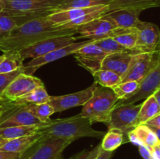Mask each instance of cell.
<instances>
[{
  "mask_svg": "<svg viewBox=\"0 0 160 159\" xmlns=\"http://www.w3.org/2000/svg\"><path fill=\"white\" fill-rule=\"evenodd\" d=\"M78 28H63L55 25L47 17L33 19L9 31L0 38V51L19 52L32 44L45 38L58 36H74Z\"/></svg>",
  "mask_w": 160,
  "mask_h": 159,
  "instance_id": "cell-1",
  "label": "cell"
},
{
  "mask_svg": "<svg viewBox=\"0 0 160 159\" xmlns=\"http://www.w3.org/2000/svg\"><path fill=\"white\" fill-rule=\"evenodd\" d=\"M42 137L64 139L73 142L83 137L102 139L106 132L98 131L81 113L63 118L49 119L38 131Z\"/></svg>",
  "mask_w": 160,
  "mask_h": 159,
  "instance_id": "cell-2",
  "label": "cell"
},
{
  "mask_svg": "<svg viewBox=\"0 0 160 159\" xmlns=\"http://www.w3.org/2000/svg\"><path fill=\"white\" fill-rule=\"evenodd\" d=\"M118 101L112 89L97 84L90 99L83 105L81 114L92 123H102L107 126Z\"/></svg>",
  "mask_w": 160,
  "mask_h": 159,
  "instance_id": "cell-3",
  "label": "cell"
},
{
  "mask_svg": "<svg viewBox=\"0 0 160 159\" xmlns=\"http://www.w3.org/2000/svg\"><path fill=\"white\" fill-rule=\"evenodd\" d=\"M62 0H13L4 2L3 10L12 15H20L28 22L48 17L56 11Z\"/></svg>",
  "mask_w": 160,
  "mask_h": 159,
  "instance_id": "cell-4",
  "label": "cell"
},
{
  "mask_svg": "<svg viewBox=\"0 0 160 159\" xmlns=\"http://www.w3.org/2000/svg\"><path fill=\"white\" fill-rule=\"evenodd\" d=\"M141 106L142 104L116 105L111 112L108 128L120 129L128 137V132L139 125L138 113Z\"/></svg>",
  "mask_w": 160,
  "mask_h": 159,
  "instance_id": "cell-5",
  "label": "cell"
},
{
  "mask_svg": "<svg viewBox=\"0 0 160 159\" xmlns=\"http://www.w3.org/2000/svg\"><path fill=\"white\" fill-rule=\"evenodd\" d=\"M72 141L64 139L43 137L28 155L23 154L22 159H62L64 150Z\"/></svg>",
  "mask_w": 160,
  "mask_h": 159,
  "instance_id": "cell-6",
  "label": "cell"
},
{
  "mask_svg": "<svg viewBox=\"0 0 160 159\" xmlns=\"http://www.w3.org/2000/svg\"><path fill=\"white\" fill-rule=\"evenodd\" d=\"M160 62L159 50L154 52L141 53L132 56L131 63L121 82L128 80L140 81L157 63Z\"/></svg>",
  "mask_w": 160,
  "mask_h": 159,
  "instance_id": "cell-7",
  "label": "cell"
},
{
  "mask_svg": "<svg viewBox=\"0 0 160 159\" xmlns=\"http://www.w3.org/2000/svg\"><path fill=\"white\" fill-rule=\"evenodd\" d=\"M135 27L138 30V39L134 48V55L159 50L160 31L157 25L140 20Z\"/></svg>",
  "mask_w": 160,
  "mask_h": 159,
  "instance_id": "cell-8",
  "label": "cell"
},
{
  "mask_svg": "<svg viewBox=\"0 0 160 159\" xmlns=\"http://www.w3.org/2000/svg\"><path fill=\"white\" fill-rule=\"evenodd\" d=\"M79 37L74 36H58L48 37L23 48V50L19 51V54L23 60L29 58L34 59L51 52L57 48H62L73 43Z\"/></svg>",
  "mask_w": 160,
  "mask_h": 159,
  "instance_id": "cell-9",
  "label": "cell"
},
{
  "mask_svg": "<svg viewBox=\"0 0 160 159\" xmlns=\"http://www.w3.org/2000/svg\"><path fill=\"white\" fill-rule=\"evenodd\" d=\"M42 85L44 83L39 78L21 73L8 84L3 92V98L6 102H14L37 87Z\"/></svg>",
  "mask_w": 160,
  "mask_h": 159,
  "instance_id": "cell-10",
  "label": "cell"
},
{
  "mask_svg": "<svg viewBox=\"0 0 160 159\" xmlns=\"http://www.w3.org/2000/svg\"><path fill=\"white\" fill-rule=\"evenodd\" d=\"M24 104L20 101L10 102L9 108L0 117V128L33 126L43 123L23 108Z\"/></svg>",
  "mask_w": 160,
  "mask_h": 159,
  "instance_id": "cell-11",
  "label": "cell"
},
{
  "mask_svg": "<svg viewBox=\"0 0 160 159\" xmlns=\"http://www.w3.org/2000/svg\"><path fill=\"white\" fill-rule=\"evenodd\" d=\"M91 41H92V40H91V39L81 42L75 41L73 43L67 45V46L57 48V49L54 50V51H51L49 53H47L44 55L32 59L29 62L23 65L24 73L28 75H33V73L40 67L43 66V65H46L48 63H50L52 62L58 60V59L66 57V56L70 55H73L77 50L80 49V48H82L83 46H84V45H87Z\"/></svg>",
  "mask_w": 160,
  "mask_h": 159,
  "instance_id": "cell-12",
  "label": "cell"
},
{
  "mask_svg": "<svg viewBox=\"0 0 160 159\" xmlns=\"http://www.w3.org/2000/svg\"><path fill=\"white\" fill-rule=\"evenodd\" d=\"M159 88H160V62L156 64L140 81L138 89L132 96L128 99L120 100L116 105L134 104L138 101L145 100L152 95Z\"/></svg>",
  "mask_w": 160,
  "mask_h": 159,
  "instance_id": "cell-13",
  "label": "cell"
},
{
  "mask_svg": "<svg viewBox=\"0 0 160 159\" xmlns=\"http://www.w3.org/2000/svg\"><path fill=\"white\" fill-rule=\"evenodd\" d=\"M96 86L97 84L94 82L88 88L80 91L60 96H50L48 103L54 108L55 113L63 112L71 108L83 106L90 99Z\"/></svg>",
  "mask_w": 160,
  "mask_h": 159,
  "instance_id": "cell-14",
  "label": "cell"
},
{
  "mask_svg": "<svg viewBox=\"0 0 160 159\" xmlns=\"http://www.w3.org/2000/svg\"><path fill=\"white\" fill-rule=\"evenodd\" d=\"M117 28V26L105 15L92 20L89 23L78 26V34H81V37L99 40L111 36L112 30Z\"/></svg>",
  "mask_w": 160,
  "mask_h": 159,
  "instance_id": "cell-15",
  "label": "cell"
},
{
  "mask_svg": "<svg viewBox=\"0 0 160 159\" xmlns=\"http://www.w3.org/2000/svg\"><path fill=\"white\" fill-rule=\"evenodd\" d=\"M108 9L107 5H102V6H93L88 8H74V9H69L66 10L58 11L52 12L47 17V18L55 25H60L62 23H67L77 18L83 17L84 15L95 12V11L101 10V9Z\"/></svg>",
  "mask_w": 160,
  "mask_h": 159,
  "instance_id": "cell-16",
  "label": "cell"
},
{
  "mask_svg": "<svg viewBox=\"0 0 160 159\" xmlns=\"http://www.w3.org/2000/svg\"><path fill=\"white\" fill-rule=\"evenodd\" d=\"M128 141L137 146L154 147L160 145L159 138L145 124H139L128 134Z\"/></svg>",
  "mask_w": 160,
  "mask_h": 159,
  "instance_id": "cell-17",
  "label": "cell"
},
{
  "mask_svg": "<svg viewBox=\"0 0 160 159\" xmlns=\"http://www.w3.org/2000/svg\"><path fill=\"white\" fill-rule=\"evenodd\" d=\"M132 56V55L126 52L108 54L102 61L101 69L113 71L121 76L122 79L128 71Z\"/></svg>",
  "mask_w": 160,
  "mask_h": 159,
  "instance_id": "cell-18",
  "label": "cell"
},
{
  "mask_svg": "<svg viewBox=\"0 0 160 159\" xmlns=\"http://www.w3.org/2000/svg\"><path fill=\"white\" fill-rule=\"evenodd\" d=\"M142 12L138 9H120L106 12L105 17L109 18L117 27H135L140 21L139 17Z\"/></svg>",
  "mask_w": 160,
  "mask_h": 159,
  "instance_id": "cell-19",
  "label": "cell"
},
{
  "mask_svg": "<svg viewBox=\"0 0 160 159\" xmlns=\"http://www.w3.org/2000/svg\"><path fill=\"white\" fill-rule=\"evenodd\" d=\"M42 137H43L40 133L36 132L31 135L11 139L0 147V151L24 154L34 147Z\"/></svg>",
  "mask_w": 160,
  "mask_h": 159,
  "instance_id": "cell-20",
  "label": "cell"
},
{
  "mask_svg": "<svg viewBox=\"0 0 160 159\" xmlns=\"http://www.w3.org/2000/svg\"><path fill=\"white\" fill-rule=\"evenodd\" d=\"M159 6L160 0H111L110 3L108 5V12L120 9L144 11L145 9L159 7Z\"/></svg>",
  "mask_w": 160,
  "mask_h": 159,
  "instance_id": "cell-21",
  "label": "cell"
},
{
  "mask_svg": "<svg viewBox=\"0 0 160 159\" xmlns=\"http://www.w3.org/2000/svg\"><path fill=\"white\" fill-rule=\"evenodd\" d=\"M127 142H129L128 137L121 130L117 129H109L108 132L105 133L104 137L102 139L100 147L103 151L113 152L119 147Z\"/></svg>",
  "mask_w": 160,
  "mask_h": 159,
  "instance_id": "cell-22",
  "label": "cell"
},
{
  "mask_svg": "<svg viewBox=\"0 0 160 159\" xmlns=\"http://www.w3.org/2000/svg\"><path fill=\"white\" fill-rule=\"evenodd\" d=\"M46 122L42 123V124L33 125V126H10V127L0 128V138L11 140V139L36 133L40 130L42 126Z\"/></svg>",
  "mask_w": 160,
  "mask_h": 159,
  "instance_id": "cell-23",
  "label": "cell"
},
{
  "mask_svg": "<svg viewBox=\"0 0 160 159\" xmlns=\"http://www.w3.org/2000/svg\"><path fill=\"white\" fill-rule=\"evenodd\" d=\"M160 114V104L155 99L154 96L148 97L142 104L138 113V123L144 124L150 118Z\"/></svg>",
  "mask_w": 160,
  "mask_h": 159,
  "instance_id": "cell-24",
  "label": "cell"
},
{
  "mask_svg": "<svg viewBox=\"0 0 160 159\" xmlns=\"http://www.w3.org/2000/svg\"><path fill=\"white\" fill-rule=\"evenodd\" d=\"M23 108L43 123L49 120L50 116L55 113L54 108L48 102L42 104L25 103Z\"/></svg>",
  "mask_w": 160,
  "mask_h": 159,
  "instance_id": "cell-25",
  "label": "cell"
},
{
  "mask_svg": "<svg viewBox=\"0 0 160 159\" xmlns=\"http://www.w3.org/2000/svg\"><path fill=\"white\" fill-rule=\"evenodd\" d=\"M3 55L0 62V74L12 73L23 66V60L19 52H5Z\"/></svg>",
  "mask_w": 160,
  "mask_h": 159,
  "instance_id": "cell-26",
  "label": "cell"
},
{
  "mask_svg": "<svg viewBox=\"0 0 160 159\" xmlns=\"http://www.w3.org/2000/svg\"><path fill=\"white\" fill-rule=\"evenodd\" d=\"M92 76L95 80L94 82L96 83L98 85L109 88H112L114 86L119 84L122 80L121 76L114 73L113 71L102 69H100L99 70L95 72Z\"/></svg>",
  "mask_w": 160,
  "mask_h": 159,
  "instance_id": "cell-27",
  "label": "cell"
},
{
  "mask_svg": "<svg viewBox=\"0 0 160 159\" xmlns=\"http://www.w3.org/2000/svg\"><path fill=\"white\" fill-rule=\"evenodd\" d=\"M111 0H62L55 12L74 8H88L102 5L108 6Z\"/></svg>",
  "mask_w": 160,
  "mask_h": 159,
  "instance_id": "cell-28",
  "label": "cell"
},
{
  "mask_svg": "<svg viewBox=\"0 0 160 159\" xmlns=\"http://www.w3.org/2000/svg\"><path fill=\"white\" fill-rule=\"evenodd\" d=\"M139 87V82L135 80H128L120 82L117 85L112 87L113 93L118 100H125L132 96Z\"/></svg>",
  "mask_w": 160,
  "mask_h": 159,
  "instance_id": "cell-29",
  "label": "cell"
},
{
  "mask_svg": "<svg viewBox=\"0 0 160 159\" xmlns=\"http://www.w3.org/2000/svg\"><path fill=\"white\" fill-rule=\"evenodd\" d=\"M50 95L47 92L45 86H39L31 90L26 95L22 97L20 100L17 101H20L22 103H33V104H42V103H47L49 101Z\"/></svg>",
  "mask_w": 160,
  "mask_h": 159,
  "instance_id": "cell-30",
  "label": "cell"
},
{
  "mask_svg": "<svg viewBox=\"0 0 160 159\" xmlns=\"http://www.w3.org/2000/svg\"><path fill=\"white\" fill-rule=\"evenodd\" d=\"M93 42L94 44L98 45L105 52L108 53V54L117 52H126L132 55L131 51H130L129 49L122 46L113 37H104V38L99 39V40L93 41Z\"/></svg>",
  "mask_w": 160,
  "mask_h": 159,
  "instance_id": "cell-31",
  "label": "cell"
},
{
  "mask_svg": "<svg viewBox=\"0 0 160 159\" xmlns=\"http://www.w3.org/2000/svg\"><path fill=\"white\" fill-rule=\"evenodd\" d=\"M73 55L84 56V57L92 58V59L102 61L103 59L106 57V55H108V53L105 52L101 48H99L98 45L94 44L93 40H92V41L89 42L88 44L83 46L82 48L77 50Z\"/></svg>",
  "mask_w": 160,
  "mask_h": 159,
  "instance_id": "cell-32",
  "label": "cell"
},
{
  "mask_svg": "<svg viewBox=\"0 0 160 159\" xmlns=\"http://www.w3.org/2000/svg\"><path fill=\"white\" fill-rule=\"evenodd\" d=\"M107 12H108V9H101V10L95 11V12H91V13H88L87 14V15L83 16V17H79V18L75 19V20H71V21L70 22H67V23H62V24H60V25H57V26H60L63 28L78 27V26H81V25H84L85 24V23H89V22L95 20V19L102 17V16L105 15Z\"/></svg>",
  "mask_w": 160,
  "mask_h": 159,
  "instance_id": "cell-33",
  "label": "cell"
},
{
  "mask_svg": "<svg viewBox=\"0 0 160 159\" xmlns=\"http://www.w3.org/2000/svg\"><path fill=\"white\" fill-rule=\"evenodd\" d=\"M138 30L131 31V32L126 33V34H120V35L115 36L113 38L117 41L118 43H120L122 46L128 48L130 51H131L132 55H134V48L136 46V42L138 39Z\"/></svg>",
  "mask_w": 160,
  "mask_h": 159,
  "instance_id": "cell-34",
  "label": "cell"
},
{
  "mask_svg": "<svg viewBox=\"0 0 160 159\" xmlns=\"http://www.w3.org/2000/svg\"><path fill=\"white\" fill-rule=\"evenodd\" d=\"M74 58L81 66L86 69L92 75L101 69L102 61L98 60V59L84 57V56L81 55H74Z\"/></svg>",
  "mask_w": 160,
  "mask_h": 159,
  "instance_id": "cell-35",
  "label": "cell"
},
{
  "mask_svg": "<svg viewBox=\"0 0 160 159\" xmlns=\"http://www.w3.org/2000/svg\"><path fill=\"white\" fill-rule=\"evenodd\" d=\"M21 73H24V69L23 66L18 69L16 71L12 72L9 73H5V74H0V105L3 104H6V102L3 98V92L5 89L8 86V84L16 77L18 74Z\"/></svg>",
  "mask_w": 160,
  "mask_h": 159,
  "instance_id": "cell-36",
  "label": "cell"
},
{
  "mask_svg": "<svg viewBox=\"0 0 160 159\" xmlns=\"http://www.w3.org/2000/svg\"><path fill=\"white\" fill-rule=\"evenodd\" d=\"M100 143L91 150H83L77 154H73L69 159H95L99 152Z\"/></svg>",
  "mask_w": 160,
  "mask_h": 159,
  "instance_id": "cell-37",
  "label": "cell"
},
{
  "mask_svg": "<svg viewBox=\"0 0 160 159\" xmlns=\"http://www.w3.org/2000/svg\"><path fill=\"white\" fill-rule=\"evenodd\" d=\"M23 154L0 151V159H22Z\"/></svg>",
  "mask_w": 160,
  "mask_h": 159,
  "instance_id": "cell-38",
  "label": "cell"
},
{
  "mask_svg": "<svg viewBox=\"0 0 160 159\" xmlns=\"http://www.w3.org/2000/svg\"><path fill=\"white\" fill-rule=\"evenodd\" d=\"M139 153L143 159H152V148L139 146Z\"/></svg>",
  "mask_w": 160,
  "mask_h": 159,
  "instance_id": "cell-39",
  "label": "cell"
},
{
  "mask_svg": "<svg viewBox=\"0 0 160 159\" xmlns=\"http://www.w3.org/2000/svg\"><path fill=\"white\" fill-rule=\"evenodd\" d=\"M146 126H151V127H156V128H160V114L159 115H156L153 118H150L149 120L146 122L145 123Z\"/></svg>",
  "mask_w": 160,
  "mask_h": 159,
  "instance_id": "cell-40",
  "label": "cell"
},
{
  "mask_svg": "<svg viewBox=\"0 0 160 159\" xmlns=\"http://www.w3.org/2000/svg\"><path fill=\"white\" fill-rule=\"evenodd\" d=\"M112 156V152L111 151H106L100 149L99 152L97 154L95 159H111Z\"/></svg>",
  "mask_w": 160,
  "mask_h": 159,
  "instance_id": "cell-41",
  "label": "cell"
},
{
  "mask_svg": "<svg viewBox=\"0 0 160 159\" xmlns=\"http://www.w3.org/2000/svg\"><path fill=\"white\" fill-rule=\"evenodd\" d=\"M152 159H160V145L152 147Z\"/></svg>",
  "mask_w": 160,
  "mask_h": 159,
  "instance_id": "cell-42",
  "label": "cell"
},
{
  "mask_svg": "<svg viewBox=\"0 0 160 159\" xmlns=\"http://www.w3.org/2000/svg\"><path fill=\"white\" fill-rule=\"evenodd\" d=\"M9 104H10V102H7V103H6V104H1V105H0V117H1V115H2L5 112H6V109L9 108Z\"/></svg>",
  "mask_w": 160,
  "mask_h": 159,
  "instance_id": "cell-43",
  "label": "cell"
},
{
  "mask_svg": "<svg viewBox=\"0 0 160 159\" xmlns=\"http://www.w3.org/2000/svg\"><path fill=\"white\" fill-rule=\"evenodd\" d=\"M152 95L154 96L156 101L160 104V88L157 89V90L154 92V94H153Z\"/></svg>",
  "mask_w": 160,
  "mask_h": 159,
  "instance_id": "cell-44",
  "label": "cell"
},
{
  "mask_svg": "<svg viewBox=\"0 0 160 159\" xmlns=\"http://www.w3.org/2000/svg\"><path fill=\"white\" fill-rule=\"evenodd\" d=\"M8 140H6V139L0 138V147H2L3 145H4L5 143H6V142L8 141Z\"/></svg>",
  "mask_w": 160,
  "mask_h": 159,
  "instance_id": "cell-45",
  "label": "cell"
},
{
  "mask_svg": "<svg viewBox=\"0 0 160 159\" xmlns=\"http://www.w3.org/2000/svg\"><path fill=\"white\" fill-rule=\"evenodd\" d=\"M5 8V2L2 1V0H0V12L3 11Z\"/></svg>",
  "mask_w": 160,
  "mask_h": 159,
  "instance_id": "cell-46",
  "label": "cell"
},
{
  "mask_svg": "<svg viewBox=\"0 0 160 159\" xmlns=\"http://www.w3.org/2000/svg\"><path fill=\"white\" fill-rule=\"evenodd\" d=\"M3 58H4V55H3V54L2 55H0V62H1V61L2 60Z\"/></svg>",
  "mask_w": 160,
  "mask_h": 159,
  "instance_id": "cell-47",
  "label": "cell"
},
{
  "mask_svg": "<svg viewBox=\"0 0 160 159\" xmlns=\"http://www.w3.org/2000/svg\"><path fill=\"white\" fill-rule=\"evenodd\" d=\"M3 2H11V1H13V0H2Z\"/></svg>",
  "mask_w": 160,
  "mask_h": 159,
  "instance_id": "cell-48",
  "label": "cell"
}]
</instances>
